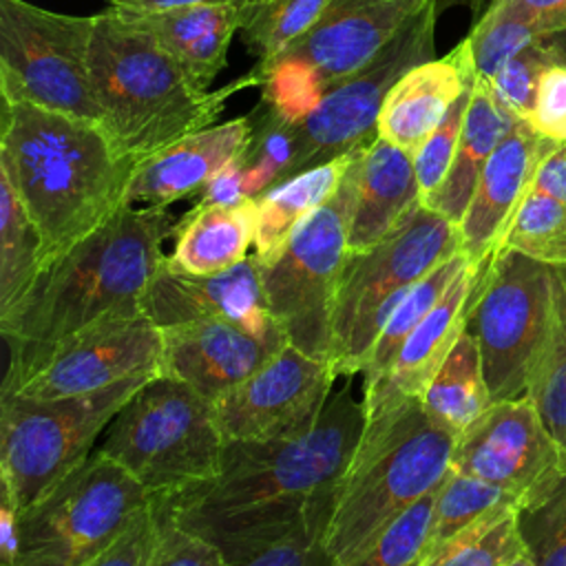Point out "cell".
<instances>
[{"mask_svg":"<svg viewBox=\"0 0 566 566\" xmlns=\"http://www.w3.org/2000/svg\"><path fill=\"white\" fill-rule=\"evenodd\" d=\"M363 431V400L354 398V382L345 380L305 433L281 440H226L221 469L212 480L159 500L181 528L234 564L334 504Z\"/></svg>","mask_w":566,"mask_h":566,"instance_id":"6da1fadb","label":"cell"},{"mask_svg":"<svg viewBox=\"0 0 566 566\" xmlns=\"http://www.w3.org/2000/svg\"><path fill=\"white\" fill-rule=\"evenodd\" d=\"M135 168L104 126L2 97L0 172L42 237L44 263L126 206Z\"/></svg>","mask_w":566,"mask_h":566,"instance_id":"7a4b0ae2","label":"cell"},{"mask_svg":"<svg viewBox=\"0 0 566 566\" xmlns=\"http://www.w3.org/2000/svg\"><path fill=\"white\" fill-rule=\"evenodd\" d=\"M175 226L164 206L119 208L42 265L24 296L0 316L7 343H55L99 321L142 316Z\"/></svg>","mask_w":566,"mask_h":566,"instance_id":"3957f363","label":"cell"},{"mask_svg":"<svg viewBox=\"0 0 566 566\" xmlns=\"http://www.w3.org/2000/svg\"><path fill=\"white\" fill-rule=\"evenodd\" d=\"M91 75L106 133L135 164L212 126L232 93L259 86L250 71L217 91L199 88L144 27L113 7L95 13Z\"/></svg>","mask_w":566,"mask_h":566,"instance_id":"277c9868","label":"cell"},{"mask_svg":"<svg viewBox=\"0 0 566 566\" xmlns=\"http://www.w3.org/2000/svg\"><path fill=\"white\" fill-rule=\"evenodd\" d=\"M455 442L458 433L436 422L420 400L365 427L325 528L336 566H352L398 515L444 482Z\"/></svg>","mask_w":566,"mask_h":566,"instance_id":"5b68a950","label":"cell"},{"mask_svg":"<svg viewBox=\"0 0 566 566\" xmlns=\"http://www.w3.org/2000/svg\"><path fill=\"white\" fill-rule=\"evenodd\" d=\"M223 444L212 400L155 374L115 413L95 451L126 469L153 497H170L212 480Z\"/></svg>","mask_w":566,"mask_h":566,"instance_id":"8992f818","label":"cell"},{"mask_svg":"<svg viewBox=\"0 0 566 566\" xmlns=\"http://www.w3.org/2000/svg\"><path fill=\"white\" fill-rule=\"evenodd\" d=\"M458 252H462L458 223L418 201L387 237L347 254L332 307L329 360L338 376L365 371L396 301Z\"/></svg>","mask_w":566,"mask_h":566,"instance_id":"52a82bcc","label":"cell"},{"mask_svg":"<svg viewBox=\"0 0 566 566\" xmlns=\"http://www.w3.org/2000/svg\"><path fill=\"white\" fill-rule=\"evenodd\" d=\"M433 0H329L314 27L252 71L263 113L294 122L332 86L365 69Z\"/></svg>","mask_w":566,"mask_h":566,"instance_id":"ba28073f","label":"cell"},{"mask_svg":"<svg viewBox=\"0 0 566 566\" xmlns=\"http://www.w3.org/2000/svg\"><path fill=\"white\" fill-rule=\"evenodd\" d=\"M153 500L126 469L93 449L49 493L15 513L11 566H93Z\"/></svg>","mask_w":566,"mask_h":566,"instance_id":"9c48e42d","label":"cell"},{"mask_svg":"<svg viewBox=\"0 0 566 566\" xmlns=\"http://www.w3.org/2000/svg\"><path fill=\"white\" fill-rule=\"evenodd\" d=\"M153 376L55 400L0 396L2 497L15 513L38 502L86 460L115 413Z\"/></svg>","mask_w":566,"mask_h":566,"instance_id":"30bf717a","label":"cell"},{"mask_svg":"<svg viewBox=\"0 0 566 566\" xmlns=\"http://www.w3.org/2000/svg\"><path fill=\"white\" fill-rule=\"evenodd\" d=\"M365 146L358 148L334 195L292 230L272 263L261 265V285L272 318L290 345L321 360H329L332 354V307L349 254L356 161Z\"/></svg>","mask_w":566,"mask_h":566,"instance_id":"8fae6325","label":"cell"},{"mask_svg":"<svg viewBox=\"0 0 566 566\" xmlns=\"http://www.w3.org/2000/svg\"><path fill=\"white\" fill-rule=\"evenodd\" d=\"M95 15L0 0V95L104 126L91 75Z\"/></svg>","mask_w":566,"mask_h":566,"instance_id":"7c38bea8","label":"cell"},{"mask_svg":"<svg viewBox=\"0 0 566 566\" xmlns=\"http://www.w3.org/2000/svg\"><path fill=\"white\" fill-rule=\"evenodd\" d=\"M555 265L495 250L482 265L467 329L473 334L491 400L526 396L533 363L546 340Z\"/></svg>","mask_w":566,"mask_h":566,"instance_id":"4fadbf2b","label":"cell"},{"mask_svg":"<svg viewBox=\"0 0 566 566\" xmlns=\"http://www.w3.org/2000/svg\"><path fill=\"white\" fill-rule=\"evenodd\" d=\"M161 329L144 314L82 327L55 343H9L0 396L55 400L159 371Z\"/></svg>","mask_w":566,"mask_h":566,"instance_id":"5bb4252c","label":"cell"},{"mask_svg":"<svg viewBox=\"0 0 566 566\" xmlns=\"http://www.w3.org/2000/svg\"><path fill=\"white\" fill-rule=\"evenodd\" d=\"M438 11L440 2L433 0L365 69L325 91L298 119L285 122L292 155L279 184L347 155L378 135L380 106L394 82L433 57Z\"/></svg>","mask_w":566,"mask_h":566,"instance_id":"9a60e30c","label":"cell"},{"mask_svg":"<svg viewBox=\"0 0 566 566\" xmlns=\"http://www.w3.org/2000/svg\"><path fill=\"white\" fill-rule=\"evenodd\" d=\"M451 471L491 482L520 509L544 500L566 478V451L544 427L528 396L497 400L458 436Z\"/></svg>","mask_w":566,"mask_h":566,"instance_id":"2e32d148","label":"cell"},{"mask_svg":"<svg viewBox=\"0 0 566 566\" xmlns=\"http://www.w3.org/2000/svg\"><path fill=\"white\" fill-rule=\"evenodd\" d=\"M329 360L285 345L259 371L212 402L226 440H281L312 429L332 391Z\"/></svg>","mask_w":566,"mask_h":566,"instance_id":"e0dca14e","label":"cell"},{"mask_svg":"<svg viewBox=\"0 0 566 566\" xmlns=\"http://www.w3.org/2000/svg\"><path fill=\"white\" fill-rule=\"evenodd\" d=\"M287 343L285 332L259 334L226 318L161 327L159 374L190 385L214 402L259 371Z\"/></svg>","mask_w":566,"mask_h":566,"instance_id":"ac0fdd59","label":"cell"},{"mask_svg":"<svg viewBox=\"0 0 566 566\" xmlns=\"http://www.w3.org/2000/svg\"><path fill=\"white\" fill-rule=\"evenodd\" d=\"M142 312L159 329L195 321L226 318L243 323L259 334L283 332L268 310L261 285V265L254 254L234 268L210 276L184 274L164 259L146 290Z\"/></svg>","mask_w":566,"mask_h":566,"instance_id":"d6986e66","label":"cell"},{"mask_svg":"<svg viewBox=\"0 0 566 566\" xmlns=\"http://www.w3.org/2000/svg\"><path fill=\"white\" fill-rule=\"evenodd\" d=\"M480 265L467 263L440 301L416 325L387 371L363 389L365 427L385 420L409 400H420L427 385L467 329Z\"/></svg>","mask_w":566,"mask_h":566,"instance_id":"ffe728a7","label":"cell"},{"mask_svg":"<svg viewBox=\"0 0 566 566\" xmlns=\"http://www.w3.org/2000/svg\"><path fill=\"white\" fill-rule=\"evenodd\" d=\"M555 146L524 119H517L500 139L458 226L462 252L471 263L482 265L497 250L539 164Z\"/></svg>","mask_w":566,"mask_h":566,"instance_id":"44dd1931","label":"cell"},{"mask_svg":"<svg viewBox=\"0 0 566 566\" xmlns=\"http://www.w3.org/2000/svg\"><path fill=\"white\" fill-rule=\"evenodd\" d=\"M252 137L254 122L252 115H245L177 139L137 164L126 192V206L142 203L166 208L206 188L221 172L241 161L252 146Z\"/></svg>","mask_w":566,"mask_h":566,"instance_id":"7402d4cb","label":"cell"},{"mask_svg":"<svg viewBox=\"0 0 566 566\" xmlns=\"http://www.w3.org/2000/svg\"><path fill=\"white\" fill-rule=\"evenodd\" d=\"M473 77L475 66L467 38L444 57H431L411 66L385 95L378 135L413 155Z\"/></svg>","mask_w":566,"mask_h":566,"instance_id":"603a6c76","label":"cell"},{"mask_svg":"<svg viewBox=\"0 0 566 566\" xmlns=\"http://www.w3.org/2000/svg\"><path fill=\"white\" fill-rule=\"evenodd\" d=\"M250 0L190 4L155 13L122 11L144 27L192 77L208 91L212 80L223 71L232 35L241 31ZM115 9V7H113Z\"/></svg>","mask_w":566,"mask_h":566,"instance_id":"cb8c5ba5","label":"cell"},{"mask_svg":"<svg viewBox=\"0 0 566 566\" xmlns=\"http://www.w3.org/2000/svg\"><path fill=\"white\" fill-rule=\"evenodd\" d=\"M418 201L422 197L413 155L376 135L356 161L349 252H360L378 243Z\"/></svg>","mask_w":566,"mask_h":566,"instance_id":"d4e9b609","label":"cell"},{"mask_svg":"<svg viewBox=\"0 0 566 566\" xmlns=\"http://www.w3.org/2000/svg\"><path fill=\"white\" fill-rule=\"evenodd\" d=\"M256 239V197L226 203L201 201L175 226V248L166 261L192 276L226 272L248 259Z\"/></svg>","mask_w":566,"mask_h":566,"instance_id":"484cf974","label":"cell"},{"mask_svg":"<svg viewBox=\"0 0 566 566\" xmlns=\"http://www.w3.org/2000/svg\"><path fill=\"white\" fill-rule=\"evenodd\" d=\"M515 122L495 97L491 84L475 75L451 168L444 181L422 203L460 226L489 157Z\"/></svg>","mask_w":566,"mask_h":566,"instance_id":"4316f807","label":"cell"},{"mask_svg":"<svg viewBox=\"0 0 566 566\" xmlns=\"http://www.w3.org/2000/svg\"><path fill=\"white\" fill-rule=\"evenodd\" d=\"M356 153L358 148L327 164L303 170L256 197L254 256L259 265L272 263L281 254L292 230L334 195Z\"/></svg>","mask_w":566,"mask_h":566,"instance_id":"83f0119b","label":"cell"},{"mask_svg":"<svg viewBox=\"0 0 566 566\" xmlns=\"http://www.w3.org/2000/svg\"><path fill=\"white\" fill-rule=\"evenodd\" d=\"M420 402L436 422L458 436L491 407L493 400L484 380L480 349L469 329L462 332L436 371Z\"/></svg>","mask_w":566,"mask_h":566,"instance_id":"f1b7e54d","label":"cell"},{"mask_svg":"<svg viewBox=\"0 0 566 566\" xmlns=\"http://www.w3.org/2000/svg\"><path fill=\"white\" fill-rule=\"evenodd\" d=\"M526 396L548 433L566 451V268L553 272V310L546 340L533 363Z\"/></svg>","mask_w":566,"mask_h":566,"instance_id":"f546056e","label":"cell"},{"mask_svg":"<svg viewBox=\"0 0 566 566\" xmlns=\"http://www.w3.org/2000/svg\"><path fill=\"white\" fill-rule=\"evenodd\" d=\"M42 265V237L11 181L0 172V316L24 296Z\"/></svg>","mask_w":566,"mask_h":566,"instance_id":"4dcf8cb0","label":"cell"},{"mask_svg":"<svg viewBox=\"0 0 566 566\" xmlns=\"http://www.w3.org/2000/svg\"><path fill=\"white\" fill-rule=\"evenodd\" d=\"M562 31H566V15L562 13L526 15L489 4L467 35L475 75L491 82L495 73L522 49Z\"/></svg>","mask_w":566,"mask_h":566,"instance_id":"1f68e13d","label":"cell"},{"mask_svg":"<svg viewBox=\"0 0 566 566\" xmlns=\"http://www.w3.org/2000/svg\"><path fill=\"white\" fill-rule=\"evenodd\" d=\"M469 263V256L464 252L453 254L444 263H440L436 270H431L427 276H422L418 283H413L391 307L387 314L382 329L369 352L367 365H365V380L363 389L374 385L387 367L394 363L398 349L407 340V336L416 329V325L429 314V310L440 301V296L447 292L451 281L458 276V272Z\"/></svg>","mask_w":566,"mask_h":566,"instance_id":"d6a6232c","label":"cell"},{"mask_svg":"<svg viewBox=\"0 0 566 566\" xmlns=\"http://www.w3.org/2000/svg\"><path fill=\"white\" fill-rule=\"evenodd\" d=\"M506 506H522L520 497L513 493L478 480L473 475H464L458 471H449L444 482L438 489L433 522L429 533V544L424 551V559L420 566H431L438 553L464 528L482 520L484 515L506 509Z\"/></svg>","mask_w":566,"mask_h":566,"instance_id":"836d02e7","label":"cell"},{"mask_svg":"<svg viewBox=\"0 0 566 566\" xmlns=\"http://www.w3.org/2000/svg\"><path fill=\"white\" fill-rule=\"evenodd\" d=\"M497 250H513L539 263L566 268V203L528 188Z\"/></svg>","mask_w":566,"mask_h":566,"instance_id":"e575fe53","label":"cell"},{"mask_svg":"<svg viewBox=\"0 0 566 566\" xmlns=\"http://www.w3.org/2000/svg\"><path fill=\"white\" fill-rule=\"evenodd\" d=\"M329 0H263L250 2L241 27L243 44L259 64L274 60L321 18Z\"/></svg>","mask_w":566,"mask_h":566,"instance_id":"d590c367","label":"cell"},{"mask_svg":"<svg viewBox=\"0 0 566 566\" xmlns=\"http://www.w3.org/2000/svg\"><path fill=\"white\" fill-rule=\"evenodd\" d=\"M517 506L493 511L458 533L431 566H504L526 551L517 526Z\"/></svg>","mask_w":566,"mask_h":566,"instance_id":"8d00e7d4","label":"cell"},{"mask_svg":"<svg viewBox=\"0 0 566 566\" xmlns=\"http://www.w3.org/2000/svg\"><path fill=\"white\" fill-rule=\"evenodd\" d=\"M438 489L398 515L352 566H420L429 544Z\"/></svg>","mask_w":566,"mask_h":566,"instance_id":"74e56055","label":"cell"},{"mask_svg":"<svg viewBox=\"0 0 566 566\" xmlns=\"http://www.w3.org/2000/svg\"><path fill=\"white\" fill-rule=\"evenodd\" d=\"M517 526L535 566H566V478L544 500L520 509Z\"/></svg>","mask_w":566,"mask_h":566,"instance_id":"f35d334b","label":"cell"},{"mask_svg":"<svg viewBox=\"0 0 566 566\" xmlns=\"http://www.w3.org/2000/svg\"><path fill=\"white\" fill-rule=\"evenodd\" d=\"M557 38H559V33L548 35V38L522 49L489 82L495 97L500 99V104L515 119H524V122L528 119L537 80H539L544 66L551 62V57L557 51Z\"/></svg>","mask_w":566,"mask_h":566,"instance_id":"ab89813d","label":"cell"},{"mask_svg":"<svg viewBox=\"0 0 566 566\" xmlns=\"http://www.w3.org/2000/svg\"><path fill=\"white\" fill-rule=\"evenodd\" d=\"M332 504L318 509L279 542L230 566H336L325 546Z\"/></svg>","mask_w":566,"mask_h":566,"instance_id":"60d3db41","label":"cell"},{"mask_svg":"<svg viewBox=\"0 0 566 566\" xmlns=\"http://www.w3.org/2000/svg\"><path fill=\"white\" fill-rule=\"evenodd\" d=\"M473 82L464 88V93L455 99V104L449 108V113L444 115V119L438 124V128L429 135V139L413 153V168H416V177H418V186H420V197H429L447 177L458 142H460V133H462V124H464V115L471 102V93H473Z\"/></svg>","mask_w":566,"mask_h":566,"instance_id":"b9f144b4","label":"cell"},{"mask_svg":"<svg viewBox=\"0 0 566 566\" xmlns=\"http://www.w3.org/2000/svg\"><path fill=\"white\" fill-rule=\"evenodd\" d=\"M542 137L566 144V31L557 38V51L544 66L526 119Z\"/></svg>","mask_w":566,"mask_h":566,"instance_id":"7bdbcfd3","label":"cell"},{"mask_svg":"<svg viewBox=\"0 0 566 566\" xmlns=\"http://www.w3.org/2000/svg\"><path fill=\"white\" fill-rule=\"evenodd\" d=\"M161 513H164L161 531L146 566H230L228 559L212 544L181 528L168 515L164 504H161Z\"/></svg>","mask_w":566,"mask_h":566,"instance_id":"ee69618b","label":"cell"},{"mask_svg":"<svg viewBox=\"0 0 566 566\" xmlns=\"http://www.w3.org/2000/svg\"><path fill=\"white\" fill-rule=\"evenodd\" d=\"M161 504L155 497L117 539V544L102 555L93 566H146L161 531Z\"/></svg>","mask_w":566,"mask_h":566,"instance_id":"f6af8a7d","label":"cell"},{"mask_svg":"<svg viewBox=\"0 0 566 566\" xmlns=\"http://www.w3.org/2000/svg\"><path fill=\"white\" fill-rule=\"evenodd\" d=\"M531 190L566 203V144L555 146L539 164Z\"/></svg>","mask_w":566,"mask_h":566,"instance_id":"bcb514c9","label":"cell"},{"mask_svg":"<svg viewBox=\"0 0 566 566\" xmlns=\"http://www.w3.org/2000/svg\"><path fill=\"white\" fill-rule=\"evenodd\" d=\"M210 2H232V0H108V7L133 11V13H155V11H168L177 7H190V4H210Z\"/></svg>","mask_w":566,"mask_h":566,"instance_id":"7dc6e473","label":"cell"},{"mask_svg":"<svg viewBox=\"0 0 566 566\" xmlns=\"http://www.w3.org/2000/svg\"><path fill=\"white\" fill-rule=\"evenodd\" d=\"M15 548H18L15 509L2 497V504H0V553H2V566H11L13 564Z\"/></svg>","mask_w":566,"mask_h":566,"instance_id":"c3c4849f","label":"cell"},{"mask_svg":"<svg viewBox=\"0 0 566 566\" xmlns=\"http://www.w3.org/2000/svg\"><path fill=\"white\" fill-rule=\"evenodd\" d=\"M489 4H495L513 13H526V15H553V13L566 15V0H491Z\"/></svg>","mask_w":566,"mask_h":566,"instance_id":"681fc988","label":"cell"},{"mask_svg":"<svg viewBox=\"0 0 566 566\" xmlns=\"http://www.w3.org/2000/svg\"><path fill=\"white\" fill-rule=\"evenodd\" d=\"M504 566H535V562H533V557L528 555V551H524V553H520L517 557H513L511 562H506Z\"/></svg>","mask_w":566,"mask_h":566,"instance_id":"f907efd6","label":"cell"},{"mask_svg":"<svg viewBox=\"0 0 566 566\" xmlns=\"http://www.w3.org/2000/svg\"><path fill=\"white\" fill-rule=\"evenodd\" d=\"M440 2V7H444V4H449V2H471L475 9L484 2V0H438Z\"/></svg>","mask_w":566,"mask_h":566,"instance_id":"816d5d0a","label":"cell"},{"mask_svg":"<svg viewBox=\"0 0 566 566\" xmlns=\"http://www.w3.org/2000/svg\"><path fill=\"white\" fill-rule=\"evenodd\" d=\"M250 2H263V0H250Z\"/></svg>","mask_w":566,"mask_h":566,"instance_id":"f5cc1de1","label":"cell"}]
</instances>
